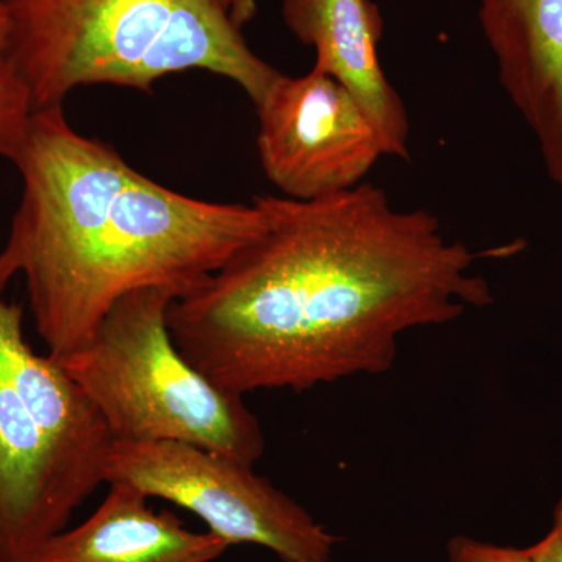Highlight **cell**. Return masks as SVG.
I'll return each mask as SVG.
<instances>
[{"label": "cell", "mask_w": 562, "mask_h": 562, "mask_svg": "<svg viewBox=\"0 0 562 562\" xmlns=\"http://www.w3.org/2000/svg\"><path fill=\"white\" fill-rule=\"evenodd\" d=\"M255 201L265 231L168 313L177 349L221 390L244 397L379 375L403 333L494 301L465 244L375 184Z\"/></svg>", "instance_id": "6da1fadb"}, {"label": "cell", "mask_w": 562, "mask_h": 562, "mask_svg": "<svg viewBox=\"0 0 562 562\" xmlns=\"http://www.w3.org/2000/svg\"><path fill=\"white\" fill-rule=\"evenodd\" d=\"M13 166L21 198L0 246V290L24 279L52 360L90 341L128 292L183 297L268 225L257 201H202L143 176L77 132L63 106L36 111Z\"/></svg>", "instance_id": "7a4b0ae2"}, {"label": "cell", "mask_w": 562, "mask_h": 562, "mask_svg": "<svg viewBox=\"0 0 562 562\" xmlns=\"http://www.w3.org/2000/svg\"><path fill=\"white\" fill-rule=\"evenodd\" d=\"M11 49L36 111L92 85L149 92L205 70L257 105L280 76L250 49L220 0H3Z\"/></svg>", "instance_id": "3957f363"}, {"label": "cell", "mask_w": 562, "mask_h": 562, "mask_svg": "<svg viewBox=\"0 0 562 562\" xmlns=\"http://www.w3.org/2000/svg\"><path fill=\"white\" fill-rule=\"evenodd\" d=\"M0 290V562H29L105 484L114 442L98 406L49 355L33 351L22 308Z\"/></svg>", "instance_id": "277c9868"}, {"label": "cell", "mask_w": 562, "mask_h": 562, "mask_svg": "<svg viewBox=\"0 0 562 562\" xmlns=\"http://www.w3.org/2000/svg\"><path fill=\"white\" fill-rule=\"evenodd\" d=\"M168 288H140L114 303L90 341L58 364L98 406L114 441L191 443L254 465L260 422L243 395L221 390L181 355Z\"/></svg>", "instance_id": "5b68a950"}, {"label": "cell", "mask_w": 562, "mask_h": 562, "mask_svg": "<svg viewBox=\"0 0 562 562\" xmlns=\"http://www.w3.org/2000/svg\"><path fill=\"white\" fill-rule=\"evenodd\" d=\"M251 468L191 443L114 441L103 479L176 503L231 547L254 543L283 562H330L338 539Z\"/></svg>", "instance_id": "8992f818"}, {"label": "cell", "mask_w": 562, "mask_h": 562, "mask_svg": "<svg viewBox=\"0 0 562 562\" xmlns=\"http://www.w3.org/2000/svg\"><path fill=\"white\" fill-rule=\"evenodd\" d=\"M255 106L261 168L283 198L314 201L349 191L384 155L361 106L316 68L301 77L280 72Z\"/></svg>", "instance_id": "52a82bcc"}, {"label": "cell", "mask_w": 562, "mask_h": 562, "mask_svg": "<svg viewBox=\"0 0 562 562\" xmlns=\"http://www.w3.org/2000/svg\"><path fill=\"white\" fill-rule=\"evenodd\" d=\"M498 80L562 190V0H480Z\"/></svg>", "instance_id": "ba28073f"}, {"label": "cell", "mask_w": 562, "mask_h": 562, "mask_svg": "<svg viewBox=\"0 0 562 562\" xmlns=\"http://www.w3.org/2000/svg\"><path fill=\"white\" fill-rule=\"evenodd\" d=\"M284 22L316 50L314 68L349 92L372 122L384 155L409 158V117L379 58L383 18L372 0H283Z\"/></svg>", "instance_id": "9c48e42d"}, {"label": "cell", "mask_w": 562, "mask_h": 562, "mask_svg": "<svg viewBox=\"0 0 562 562\" xmlns=\"http://www.w3.org/2000/svg\"><path fill=\"white\" fill-rule=\"evenodd\" d=\"M149 501L128 484H109L83 524L55 535L29 562H213L231 549L213 532L188 530Z\"/></svg>", "instance_id": "30bf717a"}, {"label": "cell", "mask_w": 562, "mask_h": 562, "mask_svg": "<svg viewBox=\"0 0 562 562\" xmlns=\"http://www.w3.org/2000/svg\"><path fill=\"white\" fill-rule=\"evenodd\" d=\"M36 109L31 87L22 76L11 49V22L0 0V158L13 165L20 157Z\"/></svg>", "instance_id": "8fae6325"}, {"label": "cell", "mask_w": 562, "mask_h": 562, "mask_svg": "<svg viewBox=\"0 0 562 562\" xmlns=\"http://www.w3.org/2000/svg\"><path fill=\"white\" fill-rule=\"evenodd\" d=\"M449 562H531L525 549L492 546L468 536H457L449 542Z\"/></svg>", "instance_id": "7c38bea8"}, {"label": "cell", "mask_w": 562, "mask_h": 562, "mask_svg": "<svg viewBox=\"0 0 562 562\" xmlns=\"http://www.w3.org/2000/svg\"><path fill=\"white\" fill-rule=\"evenodd\" d=\"M525 552L531 562H562V497L554 508L550 531Z\"/></svg>", "instance_id": "4fadbf2b"}, {"label": "cell", "mask_w": 562, "mask_h": 562, "mask_svg": "<svg viewBox=\"0 0 562 562\" xmlns=\"http://www.w3.org/2000/svg\"><path fill=\"white\" fill-rule=\"evenodd\" d=\"M220 3L239 29L254 20L257 13V0H220Z\"/></svg>", "instance_id": "5bb4252c"}]
</instances>
